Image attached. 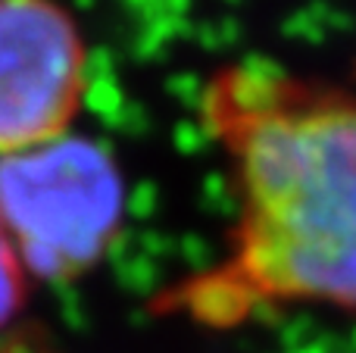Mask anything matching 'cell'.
<instances>
[{"label":"cell","instance_id":"5","mask_svg":"<svg viewBox=\"0 0 356 353\" xmlns=\"http://www.w3.org/2000/svg\"><path fill=\"white\" fill-rule=\"evenodd\" d=\"M0 353H50V350H38V347H25V344H13V347H0Z\"/></svg>","mask_w":356,"mask_h":353},{"label":"cell","instance_id":"4","mask_svg":"<svg viewBox=\"0 0 356 353\" xmlns=\"http://www.w3.org/2000/svg\"><path fill=\"white\" fill-rule=\"evenodd\" d=\"M25 281H29V269H25L22 254L0 216V325L16 316V310L22 306Z\"/></svg>","mask_w":356,"mask_h":353},{"label":"cell","instance_id":"1","mask_svg":"<svg viewBox=\"0 0 356 353\" xmlns=\"http://www.w3.org/2000/svg\"><path fill=\"white\" fill-rule=\"evenodd\" d=\"M203 119L238 188L228 297L356 313V97L250 60L209 81Z\"/></svg>","mask_w":356,"mask_h":353},{"label":"cell","instance_id":"2","mask_svg":"<svg viewBox=\"0 0 356 353\" xmlns=\"http://www.w3.org/2000/svg\"><path fill=\"white\" fill-rule=\"evenodd\" d=\"M0 216L35 272H75L116 222L119 188L97 150L66 144L0 163Z\"/></svg>","mask_w":356,"mask_h":353},{"label":"cell","instance_id":"3","mask_svg":"<svg viewBox=\"0 0 356 353\" xmlns=\"http://www.w3.org/2000/svg\"><path fill=\"white\" fill-rule=\"evenodd\" d=\"M88 88V50L56 0H0V160L63 141Z\"/></svg>","mask_w":356,"mask_h":353}]
</instances>
